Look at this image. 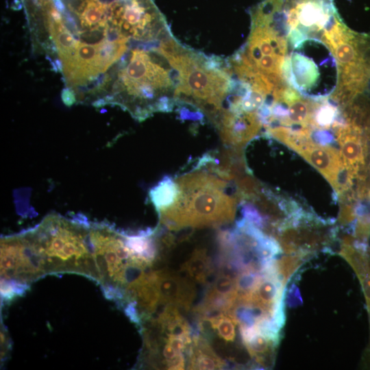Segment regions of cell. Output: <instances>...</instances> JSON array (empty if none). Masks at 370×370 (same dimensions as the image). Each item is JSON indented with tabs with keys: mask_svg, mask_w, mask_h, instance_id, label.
Returning a JSON list of instances; mask_svg holds the SVG:
<instances>
[{
	"mask_svg": "<svg viewBox=\"0 0 370 370\" xmlns=\"http://www.w3.org/2000/svg\"><path fill=\"white\" fill-rule=\"evenodd\" d=\"M183 270L190 280L204 283L212 271L210 258L204 249H197L184 265Z\"/></svg>",
	"mask_w": 370,
	"mask_h": 370,
	"instance_id": "ba28073f",
	"label": "cell"
},
{
	"mask_svg": "<svg viewBox=\"0 0 370 370\" xmlns=\"http://www.w3.org/2000/svg\"><path fill=\"white\" fill-rule=\"evenodd\" d=\"M164 41L139 45L124 55L112 72L114 81L102 106L118 105L139 121L173 110L179 75Z\"/></svg>",
	"mask_w": 370,
	"mask_h": 370,
	"instance_id": "6da1fadb",
	"label": "cell"
},
{
	"mask_svg": "<svg viewBox=\"0 0 370 370\" xmlns=\"http://www.w3.org/2000/svg\"><path fill=\"white\" fill-rule=\"evenodd\" d=\"M174 180L177 192L173 201L158 211L168 228L217 226L233 221L239 200L227 193L230 180L212 160L202 157L191 171Z\"/></svg>",
	"mask_w": 370,
	"mask_h": 370,
	"instance_id": "7a4b0ae2",
	"label": "cell"
},
{
	"mask_svg": "<svg viewBox=\"0 0 370 370\" xmlns=\"http://www.w3.org/2000/svg\"><path fill=\"white\" fill-rule=\"evenodd\" d=\"M155 273L160 304L188 310L195 297L193 282L166 271H156Z\"/></svg>",
	"mask_w": 370,
	"mask_h": 370,
	"instance_id": "5b68a950",
	"label": "cell"
},
{
	"mask_svg": "<svg viewBox=\"0 0 370 370\" xmlns=\"http://www.w3.org/2000/svg\"><path fill=\"white\" fill-rule=\"evenodd\" d=\"M242 341L256 362L263 367L273 365L279 340L254 330L240 331Z\"/></svg>",
	"mask_w": 370,
	"mask_h": 370,
	"instance_id": "8992f818",
	"label": "cell"
},
{
	"mask_svg": "<svg viewBox=\"0 0 370 370\" xmlns=\"http://www.w3.org/2000/svg\"><path fill=\"white\" fill-rule=\"evenodd\" d=\"M188 358V367L190 369H219L225 365L206 341L200 338L198 334L194 336Z\"/></svg>",
	"mask_w": 370,
	"mask_h": 370,
	"instance_id": "52a82bcc",
	"label": "cell"
},
{
	"mask_svg": "<svg viewBox=\"0 0 370 370\" xmlns=\"http://www.w3.org/2000/svg\"><path fill=\"white\" fill-rule=\"evenodd\" d=\"M211 328L217 330V334L225 342H233L235 339V325L234 319L227 314H223L208 319H204Z\"/></svg>",
	"mask_w": 370,
	"mask_h": 370,
	"instance_id": "9c48e42d",
	"label": "cell"
},
{
	"mask_svg": "<svg viewBox=\"0 0 370 370\" xmlns=\"http://www.w3.org/2000/svg\"><path fill=\"white\" fill-rule=\"evenodd\" d=\"M319 38L308 37L290 48L282 69L286 83L304 97L312 99L330 96L338 81L335 58Z\"/></svg>",
	"mask_w": 370,
	"mask_h": 370,
	"instance_id": "3957f363",
	"label": "cell"
},
{
	"mask_svg": "<svg viewBox=\"0 0 370 370\" xmlns=\"http://www.w3.org/2000/svg\"><path fill=\"white\" fill-rule=\"evenodd\" d=\"M315 167L338 193L347 178V168L341 154L334 148L319 145L312 140L298 152Z\"/></svg>",
	"mask_w": 370,
	"mask_h": 370,
	"instance_id": "277c9868",
	"label": "cell"
},
{
	"mask_svg": "<svg viewBox=\"0 0 370 370\" xmlns=\"http://www.w3.org/2000/svg\"><path fill=\"white\" fill-rule=\"evenodd\" d=\"M354 211L352 207L347 204L342 205L339 212V223L341 224H347L354 219Z\"/></svg>",
	"mask_w": 370,
	"mask_h": 370,
	"instance_id": "8fae6325",
	"label": "cell"
},
{
	"mask_svg": "<svg viewBox=\"0 0 370 370\" xmlns=\"http://www.w3.org/2000/svg\"><path fill=\"white\" fill-rule=\"evenodd\" d=\"M314 139L317 144L328 146L332 142L334 137L327 130L319 129L314 134Z\"/></svg>",
	"mask_w": 370,
	"mask_h": 370,
	"instance_id": "30bf717a",
	"label": "cell"
}]
</instances>
